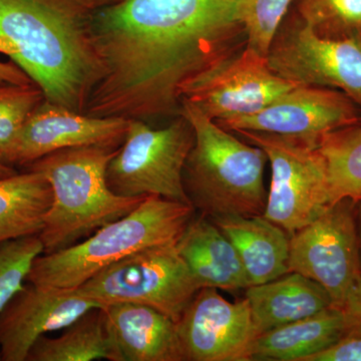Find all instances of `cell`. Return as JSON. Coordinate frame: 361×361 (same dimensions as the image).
Returning a JSON list of instances; mask_svg holds the SVG:
<instances>
[{
    "label": "cell",
    "mask_w": 361,
    "mask_h": 361,
    "mask_svg": "<svg viewBox=\"0 0 361 361\" xmlns=\"http://www.w3.org/2000/svg\"><path fill=\"white\" fill-rule=\"evenodd\" d=\"M238 0H123L92 13L102 75L85 114L127 120L178 114L180 89L247 44Z\"/></svg>",
    "instance_id": "6da1fadb"
},
{
    "label": "cell",
    "mask_w": 361,
    "mask_h": 361,
    "mask_svg": "<svg viewBox=\"0 0 361 361\" xmlns=\"http://www.w3.org/2000/svg\"><path fill=\"white\" fill-rule=\"evenodd\" d=\"M90 20L73 0H0L4 54L45 99L80 114L102 75Z\"/></svg>",
    "instance_id": "7a4b0ae2"
},
{
    "label": "cell",
    "mask_w": 361,
    "mask_h": 361,
    "mask_svg": "<svg viewBox=\"0 0 361 361\" xmlns=\"http://www.w3.org/2000/svg\"><path fill=\"white\" fill-rule=\"evenodd\" d=\"M179 115L195 132L183 185L196 212L210 219L263 215L268 196L264 151L240 141L185 99H180Z\"/></svg>",
    "instance_id": "3957f363"
},
{
    "label": "cell",
    "mask_w": 361,
    "mask_h": 361,
    "mask_svg": "<svg viewBox=\"0 0 361 361\" xmlns=\"http://www.w3.org/2000/svg\"><path fill=\"white\" fill-rule=\"evenodd\" d=\"M118 148L59 149L23 169L44 175L51 187V208L39 235L42 254L75 245L103 226L128 215L146 198L118 196L109 187L106 168Z\"/></svg>",
    "instance_id": "277c9868"
},
{
    "label": "cell",
    "mask_w": 361,
    "mask_h": 361,
    "mask_svg": "<svg viewBox=\"0 0 361 361\" xmlns=\"http://www.w3.org/2000/svg\"><path fill=\"white\" fill-rule=\"evenodd\" d=\"M196 213L182 202L148 196L128 215L75 245L35 259L26 282L78 288L104 268L149 247L177 243Z\"/></svg>",
    "instance_id": "5b68a950"
},
{
    "label": "cell",
    "mask_w": 361,
    "mask_h": 361,
    "mask_svg": "<svg viewBox=\"0 0 361 361\" xmlns=\"http://www.w3.org/2000/svg\"><path fill=\"white\" fill-rule=\"evenodd\" d=\"M194 144L193 126L184 116L161 129L129 120L123 144L106 168L109 187L118 196H157L190 204L183 172Z\"/></svg>",
    "instance_id": "8992f818"
},
{
    "label": "cell",
    "mask_w": 361,
    "mask_h": 361,
    "mask_svg": "<svg viewBox=\"0 0 361 361\" xmlns=\"http://www.w3.org/2000/svg\"><path fill=\"white\" fill-rule=\"evenodd\" d=\"M200 286L176 243L149 247L99 271L77 290L102 307L149 306L177 322Z\"/></svg>",
    "instance_id": "52a82bcc"
},
{
    "label": "cell",
    "mask_w": 361,
    "mask_h": 361,
    "mask_svg": "<svg viewBox=\"0 0 361 361\" xmlns=\"http://www.w3.org/2000/svg\"><path fill=\"white\" fill-rule=\"evenodd\" d=\"M235 133L262 149L270 161L266 219L292 236L332 206L326 163L318 147L286 135Z\"/></svg>",
    "instance_id": "ba28073f"
},
{
    "label": "cell",
    "mask_w": 361,
    "mask_h": 361,
    "mask_svg": "<svg viewBox=\"0 0 361 361\" xmlns=\"http://www.w3.org/2000/svg\"><path fill=\"white\" fill-rule=\"evenodd\" d=\"M266 58L278 77L297 85L341 90L361 109V37L325 39L291 11Z\"/></svg>",
    "instance_id": "9c48e42d"
},
{
    "label": "cell",
    "mask_w": 361,
    "mask_h": 361,
    "mask_svg": "<svg viewBox=\"0 0 361 361\" xmlns=\"http://www.w3.org/2000/svg\"><path fill=\"white\" fill-rule=\"evenodd\" d=\"M356 203L343 199L290 236L289 272L322 285L334 307L343 308L361 283Z\"/></svg>",
    "instance_id": "30bf717a"
},
{
    "label": "cell",
    "mask_w": 361,
    "mask_h": 361,
    "mask_svg": "<svg viewBox=\"0 0 361 361\" xmlns=\"http://www.w3.org/2000/svg\"><path fill=\"white\" fill-rule=\"evenodd\" d=\"M296 85L273 73L267 58L246 44L188 80L179 94L218 122L258 113Z\"/></svg>",
    "instance_id": "8fae6325"
},
{
    "label": "cell",
    "mask_w": 361,
    "mask_h": 361,
    "mask_svg": "<svg viewBox=\"0 0 361 361\" xmlns=\"http://www.w3.org/2000/svg\"><path fill=\"white\" fill-rule=\"evenodd\" d=\"M216 123L230 132L286 135L318 147L325 135L361 123V109L341 90L296 85L258 113Z\"/></svg>",
    "instance_id": "7c38bea8"
},
{
    "label": "cell",
    "mask_w": 361,
    "mask_h": 361,
    "mask_svg": "<svg viewBox=\"0 0 361 361\" xmlns=\"http://www.w3.org/2000/svg\"><path fill=\"white\" fill-rule=\"evenodd\" d=\"M185 361H248L255 338L246 298L230 302L212 287H203L177 322Z\"/></svg>",
    "instance_id": "4fadbf2b"
},
{
    "label": "cell",
    "mask_w": 361,
    "mask_h": 361,
    "mask_svg": "<svg viewBox=\"0 0 361 361\" xmlns=\"http://www.w3.org/2000/svg\"><path fill=\"white\" fill-rule=\"evenodd\" d=\"M102 307L77 288L26 282L0 313L2 361H26L40 337L61 331L80 316Z\"/></svg>",
    "instance_id": "5bb4252c"
},
{
    "label": "cell",
    "mask_w": 361,
    "mask_h": 361,
    "mask_svg": "<svg viewBox=\"0 0 361 361\" xmlns=\"http://www.w3.org/2000/svg\"><path fill=\"white\" fill-rule=\"evenodd\" d=\"M129 120L121 116H92L44 99L23 125L11 166L25 169L59 149L85 146L121 147Z\"/></svg>",
    "instance_id": "9a60e30c"
},
{
    "label": "cell",
    "mask_w": 361,
    "mask_h": 361,
    "mask_svg": "<svg viewBox=\"0 0 361 361\" xmlns=\"http://www.w3.org/2000/svg\"><path fill=\"white\" fill-rule=\"evenodd\" d=\"M103 308L120 361H185L177 322L169 316L141 304Z\"/></svg>",
    "instance_id": "2e32d148"
},
{
    "label": "cell",
    "mask_w": 361,
    "mask_h": 361,
    "mask_svg": "<svg viewBox=\"0 0 361 361\" xmlns=\"http://www.w3.org/2000/svg\"><path fill=\"white\" fill-rule=\"evenodd\" d=\"M176 247L200 288L237 291L251 286L234 245L204 214H195Z\"/></svg>",
    "instance_id": "e0dca14e"
},
{
    "label": "cell",
    "mask_w": 361,
    "mask_h": 361,
    "mask_svg": "<svg viewBox=\"0 0 361 361\" xmlns=\"http://www.w3.org/2000/svg\"><path fill=\"white\" fill-rule=\"evenodd\" d=\"M245 298L250 306L255 338L334 306L331 297L322 285L297 272L249 286Z\"/></svg>",
    "instance_id": "ac0fdd59"
},
{
    "label": "cell",
    "mask_w": 361,
    "mask_h": 361,
    "mask_svg": "<svg viewBox=\"0 0 361 361\" xmlns=\"http://www.w3.org/2000/svg\"><path fill=\"white\" fill-rule=\"evenodd\" d=\"M211 220L234 245L251 286L289 273L290 236L281 227L263 215Z\"/></svg>",
    "instance_id": "d6986e66"
},
{
    "label": "cell",
    "mask_w": 361,
    "mask_h": 361,
    "mask_svg": "<svg viewBox=\"0 0 361 361\" xmlns=\"http://www.w3.org/2000/svg\"><path fill=\"white\" fill-rule=\"evenodd\" d=\"M345 312L332 307L256 337L248 360L305 361L348 336Z\"/></svg>",
    "instance_id": "ffe728a7"
},
{
    "label": "cell",
    "mask_w": 361,
    "mask_h": 361,
    "mask_svg": "<svg viewBox=\"0 0 361 361\" xmlns=\"http://www.w3.org/2000/svg\"><path fill=\"white\" fill-rule=\"evenodd\" d=\"M51 202V185L39 172L0 178V242L39 235Z\"/></svg>",
    "instance_id": "44dd1931"
},
{
    "label": "cell",
    "mask_w": 361,
    "mask_h": 361,
    "mask_svg": "<svg viewBox=\"0 0 361 361\" xmlns=\"http://www.w3.org/2000/svg\"><path fill=\"white\" fill-rule=\"evenodd\" d=\"M120 361L103 307L94 308L61 330L58 336H42L26 361Z\"/></svg>",
    "instance_id": "7402d4cb"
},
{
    "label": "cell",
    "mask_w": 361,
    "mask_h": 361,
    "mask_svg": "<svg viewBox=\"0 0 361 361\" xmlns=\"http://www.w3.org/2000/svg\"><path fill=\"white\" fill-rule=\"evenodd\" d=\"M326 163L332 206L343 199L361 200V123L322 137L318 146Z\"/></svg>",
    "instance_id": "603a6c76"
},
{
    "label": "cell",
    "mask_w": 361,
    "mask_h": 361,
    "mask_svg": "<svg viewBox=\"0 0 361 361\" xmlns=\"http://www.w3.org/2000/svg\"><path fill=\"white\" fill-rule=\"evenodd\" d=\"M291 7L319 37H361V0H294Z\"/></svg>",
    "instance_id": "cb8c5ba5"
},
{
    "label": "cell",
    "mask_w": 361,
    "mask_h": 361,
    "mask_svg": "<svg viewBox=\"0 0 361 361\" xmlns=\"http://www.w3.org/2000/svg\"><path fill=\"white\" fill-rule=\"evenodd\" d=\"M44 99V92L35 84L0 85V161L2 163L11 166L14 147L23 125Z\"/></svg>",
    "instance_id": "d4e9b609"
},
{
    "label": "cell",
    "mask_w": 361,
    "mask_h": 361,
    "mask_svg": "<svg viewBox=\"0 0 361 361\" xmlns=\"http://www.w3.org/2000/svg\"><path fill=\"white\" fill-rule=\"evenodd\" d=\"M44 249L39 235L0 242V313L23 288Z\"/></svg>",
    "instance_id": "484cf974"
},
{
    "label": "cell",
    "mask_w": 361,
    "mask_h": 361,
    "mask_svg": "<svg viewBox=\"0 0 361 361\" xmlns=\"http://www.w3.org/2000/svg\"><path fill=\"white\" fill-rule=\"evenodd\" d=\"M294 0H238L237 13L245 28L247 47L262 56L290 11Z\"/></svg>",
    "instance_id": "4316f807"
},
{
    "label": "cell",
    "mask_w": 361,
    "mask_h": 361,
    "mask_svg": "<svg viewBox=\"0 0 361 361\" xmlns=\"http://www.w3.org/2000/svg\"><path fill=\"white\" fill-rule=\"evenodd\" d=\"M305 361H361V336H345Z\"/></svg>",
    "instance_id": "83f0119b"
},
{
    "label": "cell",
    "mask_w": 361,
    "mask_h": 361,
    "mask_svg": "<svg viewBox=\"0 0 361 361\" xmlns=\"http://www.w3.org/2000/svg\"><path fill=\"white\" fill-rule=\"evenodd\" d=\"M342 310L348 320V336H361V283L349 297Z\"/></svg>",
    "instance_id": "f1b7e54d"
},
{
    "label": "cell",
    "mask_w": 361,
    "mask_h": 361,
    "mask_svg": "<svg viewBox=\"0 0 361 361\" xmlns=\"http://www.w3.org/2000/svg\"><path fill=\"white\" fill-rule=\"evenodd\" d=\"M28 85L33 84L25 71L18 68L13 61H0V85Z\"/></svg>",
    "instance_id": "f546056e"
},
{
    "label": "cell",
    "mask_w": 361,
    "mask_h": 361,
    "mask_svg": "<svg viewBox=\"0 0 361 361\" xmlns=\"http://www.w3.org/2000/svg\"><path fill=\"white\" fill-rule=\"evenodd\" d=\"M73 1L82 8L92 13L94 11H99V9L121 4L123 0H73Z\"/></svg>",
    "instance_id": "4dcf8cb0"
},
{
    "label": "cell",
    "mask_w": 361,
    "mask_h": 361,
    "mask_svg": "<svg viewBox=\"0 0 361 361\" xmlns=\"http://www.w3.org/2000/svg\"><path fill=\"white\" fill-rule=\"evenodd\" d=\"M18 171L11 166L6 165L0 161V178L9 177V176L16 174Z\"/></svg>",
    "instance_id": "1f68e13d"
},
{
    "label": "cell",
    "mask_w": 361,
    "mask_h": 361,
    "mask_svg": "<svg viewBox=\"0 0 361 361\" xmlns=\"http://www.w3.org/2000/svg\"><path fill=\"white\" fill-rule=\"evenodd\" d=\"M356 225H357L358 238L361 246V200L356 203Z\"/></svg>",
    "instance_id": "d6a6232c"
},
{
    "label": "cell",
    "mask_w": 361,
    "mask_h": 361,
    "mask_svg": "<svg viewBox=\"0 0 361 361\" xmlns=\"http://www.w3.org/2000/svg\"><path fill=\"white\" fill-rule=\"evenodd\" d=\"M0 361H2L1 349H0Z\"/></svg>",
    "instance_id": "836d02e7"
}]
</instances>
